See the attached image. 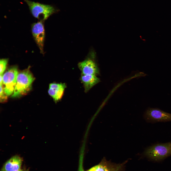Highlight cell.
<instances>
[{"label": "cell", "mask_w": 171, "mask_h": 171, "mask_svg": "<svg viewBox=\"0 0 171 171\" xmlns=\"http://www.w3.org/2000/svg\"><path fill=\"white\" fill-rule=\"evenodd\" d=\"M34 79L29 67L18 73L12 97H19L26 94L30 90L31 84Z\"/></svg>", "instance_id": "6da1fadb"}, {"label": "cell", "mask_w": 171, "mask_h": 171, "mask_svg": "<svg viewBox=\"0 0 171 171\" xmlns=\"http://www.w3.org/2000/svg\"><path fill=\"white\" fill-rule=\"evenodd\" d=\"M28 5L33 16L43 21L57 12V10L53 6L35 2L28 0H24Z\"/></svg>", "instance_id": "7a4b0ae2"}, {"label": "cell", "mask_w": 171, "mask_h": 171, "mask_svg": "<svg viewBox=\"0 0 171 171\" xmlns=\"http://www.w3.org/2000/svg\"><path fill=\"white\" fill-rule=\"evenodd\" d=\"M144 154L148 158L154 160H162L171 155V142L152 145L146 149Z\"/></svg>", "instance_id": "3957f363"}, {"label": "cell", "mask_w": 171, "mask_h": 171, "mask_svg": "<svg viewBox=\"0 0 171 171\" xmlns=\"http://www.w3.org/2000/svg\"><path fill=\"white\" fill-rule=\"evenodd\" d=\"M18 73L17 66H14L9 68L3 75L2 86L4 91L8 96L13 93Z\"/></svg>", "instance_id": "277c9868"}, {"label": "cell", "mask_w": 171, "mask_h": 171, "mask_svg": "<svg viewBox=\"0 0 171 171\" xmlns=\"http://www.w3.org/2000/svg\"><path fill=\"white\" fill-rule=\"evenodd\" d=\"M143 117L147 122L150 123L171 121V114L157 108H148L145 112Z\"/></svg>", "instance_id": "5b68a950"}, {"label": "cell", "mask_w": 171, "mask_h": 171, "mask_svg": "<svg viewBox=\"0 0 171 171\" xmlns=\"http://www.w3.org/2000/svg\"><path fill=\"white\" fill-rule=\"evenodd\" d=\"M31 31L33 36L40 53L43 54L45 32L43 21H40L33 23L32 26Z\"/></svg>", "instance_id": "8992f818"}, {"label": "cell", "mask_w": 171, "mask_h": 171, "mask_svg": "<svg viewBox=\"0 0 171 171\" xmlns=\"http://www.w3.org/2000/svg\"><path fill=\"white\" fill-rule=\"evenodd\" d=\"M78 66L82 75H96L99 73L96 65L90 59H87L79 62Z\"/></svg>", "instance_id": "52a82bcc"}, {"label": "cell", "mask_w": 171, "mask_h": 171, "mask_svg": "<svg viewBox=\"0 0 171 171\" xmlns=\"http://www.w3.org/2000/svg\"><path fill=\"white\" fill-rule=\"evenodd\" d=\"M66 87L65 83H51L49 85L48 93L57 102L62 98Z\"/></svg>", "instance_id": "ba28073f"}, {"label": "cell", "mask_w": 171, "mask_h": 171, "mask_svg": "<svg viewBox=\"0 0 171 171\" xmlns=\"http://www.w3.org/2000/svg\"><path fill=\"white\" fill-rule=\"evenodd\" d=\"M23 159L17 155L12 156L4 164L0 171H15L20 169Z\"/></svg>", "instance_id": "9c48e42d"}, {"label": "cell", "mask_w": 171, "mask_h": 171, "mask_svg": "<svg viewBox=\"0 0 171 171\" xmlns=\"http://www.w3.org/2000/svg\"><path fill=\"white\" fill-rule=\"evenodd\" d=\"M81 79L86 92L88 91L100 81V79L95 75L82 74Z\"/></svg>", "instance_id": "30bf717a"}, {"label": "cell", "mask_w": 171, "mask_h": 171, "mask_svg": "<svg viewBox=\"0 0 171 171\" xmlns=\"http://www.w3.org/2000/svg\"><path fill=\"white\" fill-rule=\"evenodd\" d=\"M120 166H115L107 163L105 161L91 167L86 171H120ZM83 171H85L84 170Z\"/></svg>", "instance_id": "8fae6325"}, {"label": "cell", "mask_w": 171, "mask_h": 171, "mask_svg": "<svg viewBox=\"0 0 171 171\" xmlns=\"http://www.w3.org/2000/svg\"><path fill=\"white\" fill-rule=\"evenodd\" d=\"M8 61V58L2 59L0 60V74L3 75L5 71Z\"/></svg>", "instance_id": "7c38bea8"}, {"label": "cell", "mask_w": 171, "mask_h": 171, "mask_svg": "<svg viewBox=\"0 0 171 171\" xmlns=\"http://www.w3.org/2000/svg\"><path fill=\"white\" fill-rule=\"evenodd\" d=\"M0 103L6 102L8 100V95L5 94L3 90L2 85H0Z\"/></svg>", "instance_id": "4fadbf2b"}, {"label": "cell", "mask_w": 171, "mask_h": 171, "mask_svg": "<svg viewBox=\"0 0 171 171\" xmlns=\"http://www.w3.org/2000/svg\"><path fill=\"white\" fill-rule=\"evenodd\" d=\"M3 75H0V85H2L3 83Z\"/></svg>", "instance_id": "5bb4252c"}, {"label": "cell", "mask_w": 171, "mask_h": 171, "mask_svg": "<svg viewBox=\"0 0 171 171\" xmlns=\"http://www.w3.org/2000/svg\"><path fill=\"white\" fill-rule=\"evenodd\" d=\"M15 171H28V170H25L24 169H21Z\"/></svg>", "instance_id": "9a60e30c"}]
</instances>
